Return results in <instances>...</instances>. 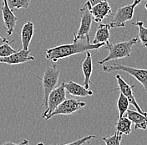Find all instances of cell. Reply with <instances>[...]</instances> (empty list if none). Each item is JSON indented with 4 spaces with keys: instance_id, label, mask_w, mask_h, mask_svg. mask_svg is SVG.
Segmentation results:
<instances>
[{
    "instance_id": "obj_21",
    "label": "cell",
    "mask_w": 147,
    "mask_h": 145,
    "mask_svg": "<svg viewBox=\"0 0 147 145\" xmlns=\"http://www.w3.org/2000/svg\"><path fill=\"white\" fill-rule=\"evenodd\" d=\"M31 0H7L9 8L11 9H27Z\"/></svg>"
},
{
    "instance_id": "obj_24",
    "label": "cell",
    "mask_w": 147,
    "mask_h": 145,
    "mask_svg": "<svg viewBox=\"0 0 147 145\" xmlns=\"http://www.w3.org/2000/svg\"><path fill=\"white\" fill-rule=\"evenodd\" d=\"M93 138H96L95 135H88V136L81 138L80 139H77L74 142H71L69 144H58V145H83L84 144H88L91 141Z\"/></svg>"
},
{
    "instance_id": "obj_29",
    "label": "cell",
    "mask_w": 147,
    "mask_h": 145,
    "mask_svg": "<svg viewBox=\"0 0 147 145\" xmlns=\"http://www.w3.org/2000/svg\"><path fill=\"white\" fill-rule=\"evenodd\" d=\"M145 8H146V10H147V3H146V4H145Z\"/></svg>"
},
{
    "instance_id": "obj_6",
    "label": "cell",
    "mask_w": 147,
    "mask_h": 145,
    "mask_svg": "<svg viewBox=\"0 0 147 145\" xmlns=\"http://www.w3.org/2000/svg\"><path fill=\"white\" fill-rule=\"evenodd\" d=\"M66 92L67 91L64 87V82H62L58 87H55L50 92L47 100V107L44 110L41 118L46 119L58 108L60 103H62L66 99Z\"/></svg>"
},
{
    "instance_id": "obj_3",
    "label": "cell",
    "mask_w": 147,
    "mask_h": 145,
    "mask_svg": "<svg viewBox=\"0 0 147 145\" xmlns=\"http://www.w3.org/2000/svg\"><path fill=\"white\" fill-rule=\"evenodd\" d=\"M60 74V69L58 65H54L52 66L47 67L44 71L43 76L40 79L42 82L43 90H44V100H43V106L46 108L47 107V100L49 95L56 87Z\"/></svg>"
},
{
    "instance_id": "obj_22",
    "label": "cell",
    "mask_w": 147,
    "mask_h": 145,
    "mask_svg": "<svg viewBox=\"0 0 147 145\" xmlns=\"http://www.w3.org/2000/svg\"><path fill=\"white\" fill-rule=\"evenodd\" d=\"M122 134L115 131V133L109 137H103L102 139L105 143V145H120Z\"/></svg>"
},
{
    "instance_id": "obj_10",
    "label": "cell",
    "mask_w": 147,
    "mask_h": 145,
    "mask_svg": "<svg viewBox=\"0 0 147 145\" xmlns=\"http://www.w3.org/2000/svg\"><path fill=\"white\" fill-rule=\"evenodd\" d=\"M2 14H3V27L6 29V34L8 36H11L13 33L14 28L16 26L18 18L13 13L12 9L9 8L7 0H3L2 3Z\"/></svg>"
},
{
    "instance_id": "obj_11",
    "label": "cell",
    "mask_w": 147,
    "mask_h": 145,
    "mask_svg": "<svg viewBox=\"0 0 147 145\" xmlns=\"http://www.w3.org/2000/svg\"><path fill=\"white\" fill-rule=\"evenodd\" d=\"M31 50H19L15 53L10 54L6 57H0V63L8 64V65H18L29 61H35V58L30 55Z\"/></svg>"
},
{
    "instance_id": "obj_19",
    "label": "cell",
    "mask_w": 147,
    "mask_h": 145,
    "mask_svg": "<svg viewBox=\"0 0 147 145\" xmlns=\"http://www.w3.org/2000/svg\"><path fill=\"white\" fill-rule=\"evenodd\" d=\"M132 25L138 27V37L142 46L147 48V28L144 26V22L141 20H138L135 23H132Z\"/></svg>"
},
{
    "instance_id": "obj_7",
    "label": "cell",
    "mask_w": 147,
    "mask_h": 145,
    "mask_svg": "<svg viewBox=\"0 0 147 145\" xmlns=\"http://www.w3.org/2000/svg\"><path fill=\"white\" fill-rule=\"evenodd\" d=\"M91 4L89 1H87L82 8L80 9V25L77 31V33L74 34L75 38H82L90 35L91 29L93 15L91 14Z\"/></svg>"
},
{
    "instance_id": "obj_27",
    "label": "cell",
    "mask_w": 147,
    "mask_h": 145,
    "mask_svg": "<svg viewBox=\"0 0 147 145\" xmlns=\"http://www.w3.org/2000/svg\"><path fill=\"white\" fill-rule=\"evenodd\" d=\"M7 41H8V40H7V39H5V38H3V37L0 36V45L4 44V43H6Z\"/></svg>"
},
{
    "instance_id": "obj_15",
    "label": "cell",
    "mask_w": 147,
    "mask_h": 145,
    "mask_svg": "<svg viewBox=\"0 0 147 145\" xmlns=\"http://www.w3.org/2000/svg\"><path fill=\"white\" fill-rule=\"evenodd\" d=\"M85 53H86V56H85L84 61L81 63V68H82L84 76V86L89 89L90 85L91 84L90 77H91L92 71H93V62H92L91 53L90 51H87Z\"/></svg>"
},
{
    "instance_id": "obj_9",
    "label": "cell",
    "mask_w": 147,
    "mask_h": 145,
    "mask_svg": "<svg viewBox=\"0 0 147 145\" xmlns=\"http://www.w3.org/2000/svg\"><path fill=\"white\" fill-rule=\"evenodd\" d=\"M115 78H116L117 84H118V87L115 90H119L122 94H124L127 97V99L129 100V104H132L136 108V110L138 112H140V113H141V114H143L145 116H147L146 112L142 110V108L139 106L135 98L134 91H133V89H134L135 86L134 85L129 86L128 83H126L123 80V78L119 76V74L115 76Z\"/></svg>"
},
{
    "instance_id": "obj_14",
    "label": "cell",
    "mask_w": 147,
    "mask_h": 145,
    "mask_svg": "<svg viewBox=\"0 0 147 145\" xmlns=\"http://www.w3.org/2000/svg\"><path fill=\"white\" fill-rule=\"evenodd\" d=\"M126 117L135 124L136 129H142L146 130L147 128V116H145L136 110H130L128 109L126 113Z\"/></svg>"
},
{
    "instance_id": "obj_5",
    "label": "cell",
    "mask_w": 147,
    "mask_h": 145,
    "mask_svg": "<svg viewBox=\"0 0 147 145\" xmlns=\"http://www.w3.org/2000/svg\"><path fill=\"white\" fill-rule=\"evenodd\" d=\"M141 1L142 0H134L132 3L120 7L117 9L113 16L112 21L109 24L110 29L125 27L126 22L132 19L134 16L135 9L137 5L140 3Z\"/></svg>"
},
{
    "instance_id": "obj_25",
    "label": "cell",
    "mask_w": 147,
    "mask_h": 145,
    "mask_svg": "<svg viewBox=\"0 0 147 145\" xmlns=\"http://www.w3.org/2000/svg\"><path fill=\"white\" fill-rule=\"evenodd\" d=\"M2 145H29V141L28 139H23L20 143L16 144V143H13V142H11V141H8V142H5L3 143Z\"/></svg>"
},
{
    "instance_id": "obj_2",
    "label": "cell",
    "mask_w": 147,
    "mask_h": 145,
    "mask_svg": "<svg viewBox=\"0 0 147 145\" xmlns=\"http://www.w3.org/2000/svg\"><path fill=\"white\" fill-rule=\"evenodd\" d=\"M138 42V38L135 37L129 40L122 41L116 44H110V42L106 43L105 46V49L108 50L110 51L109 54L103 60L99 61L98 64L104 65L105 62L114 61V60H119L123 58H127L131 55L133 46Z\"/></svg>"
},
{
    "instance_id": "obj_18",
    "label": "cell",
    "mask_w": 147,
    "mask_h": 145,
    "mask_svg": "<svg viewBox=\"0 0 147 145\" xmlns=\"http://www.w3.org/2000/svg\"><path fill=\"white\" fill-rule=\"evenodd\" d=\"M131 126H132V122L127 117H122L121 118L117 119L115 127L116 132L121 134L129 135L131 133Z\"/></svg>"
},
{
    "instance_id": "obj_17",
    "label": "cell",
    "mask_w": 147,
    "mask_h": 145,
    "mask_svg": "<svg viewBox=\"0 0 147 145\" xmlns=\"http://www.w3.org/2000/svg\"><path fill=\"white\" fill-rule=\"evenodd\" d=\"M110 25L100 24L95 32V35L93 40V44H106L109 42L110 38Z\"/></svg>"
},
{
    "instance_id": "obj_23",
    "label": "cell",
    "mask_w": 147,
    "mask_h": 145,
    "mask_svg": "<svg viewBox=\"0 0 147 145\" xmlns=\"http://www.w3.org/2000/svg\"><path fill=\"white\" fill-rule=\"evenodd\" d=\"M13 39L9 41L8 40L6 43L0 45V57H6L16 52V50L10 46V44L13 43Z\"/></svg>"
},
{
    "instance_id": "obj_12",
    "label": "cell",
    "mask_w": 147,
    "mask_h": 145,
    "mask_svg": "<svg viewBox=\"0 0 147 145\" xmlns=\"http://www.w3.org/2000/svg\"><path fill=\"white\" fill-rule=\"evenodd\" d=\"M90 11L96 23H100L105 17L110 16L112 14V9L107 0H104L102 3L93 6Z\"/></svg>"
},
{
    "instance_id": "obj_26",
    "label": "cell",
    "mask_w": 147,
    "mask_h": 145,
    "mask_svg": "<svg viewBox=\"0 0 147 145\" xmlns=\"http://www.w3.org/2000/svg\"><path fill=\"white\" fill-rule=\"evenodd\" d=\"M90 3V4H91V6H94V5H96V4H98V3H102L104 0H88Z\"/></svg>"
},
{
    "instance_id": "obj_20",
    "label": "cell",
    "mask_w": 147,
    "mask_h": 145,
    "mask_svg": "<svg viewBox=\"0 0 147 145\" xmlns=\"http://www.w3.org/2000/svg\"><path fill=\"white\" fill-rule=\"evenodd\" d=\"M129 105V102L127 97L120 92L118 101H117V107H118V110H119L118 118H121L122 117H124V115L126 113V112L128 110Z\"/></svg>"
},
{
    "instance_id": "obj_4",
    "label": "cell",
    "mask_w": 147,
    "mask_h": 145,
    "mask_svg": "<svg viewBox=\"0 0 147 145\" xmlns=\"http://www.w3.org/2000/svg\"><path fill=\"white\" fill-rule=\"evenodd\" d=\"M115 71H122L135 77L143 86L145 91L147 92V69H138V68L129 67L118 63H114L111 65H104L102 67L103 72L111 73Z\"/></svg>"
},
{
    "instance_id": "obj_13",
    "label": "cell",
    "mask_w": 147,
    "mask_h": 145,
    "mask_svg": "<svg viewBox=\"0 0 147 145\" xmlns=\"http://www.w3.org/2000/svg\"><path fill=\"white\" fill-rule=\"evenodd\" d=\"M64 87H65L66 91L74 97H85L94 95V92L90 91V89H87L84 86L73 81H69L67 83H64Z\"/></svg>"
},
{
    "instance_id": "obj_16",
    "label": "cell",
    "mask_w": 147,
    "mask_h": 145,
    "mask_svg": "<svg viewBox=\"0 0 147 145\" xmlns=\"http://www.w3.org/2000/svg\"><path fill=\"white\" fill-rule=\"evenodd\" d=\"M34 27L31 21H28L21 29V43L24 50H28L34 35Z\"/></svg>"
},
{
    "instance_id": "obj_8",
    "label": "cell",
    "mask_w": 147,
    "mask_h": 145,
    "mask_svg": "<svg viewBox=\"0 0 147 145\" xmlns=\"http://www.w3.org/2000/svg\"><path fill=\"white\" fill-rule=\"evenodd\" d=\"M86 105L85 102H84L78 99H65L60 103L58 108L55 109V111L46 118V120H49L51 118H53L54 116L57 115H71L74 112H76L77 111H79L80 109H81Z\"/></svg>"
},
{
    "instance_id": "obj_1",
    "label": "cell",
    "mask_w": 147,
    "mask_h": 145,
    "mask_svg": "<svg viewBox=\"0 0 147 145\" xmlns=\"http://www.w3.org/2000/svg\"><path fill=\"white\" fill-rule=\"evenodd\" d=\"M105 44H93L90 43V35L75 38L73 43L68 45H61L45 50V58L52 62H56L60 59L70 57L74 54L85 53L90 50H98Z\"/></svg>"
},
{
    "instance_id": "obj_28",
    "label": "cell",
    "mask_w": 147,
    "mask_h": 145,
    "mask_svg": "<svg viewBox=\"0 0 147 145\" xmlns=\"http://www.w3.org/2000/svg\"><path fill=\"white\" fill-rule=\"evenodd\" d=\"M36 145H45V144H44L43 143H38Z\"/></svg>"
}]
</instances>
